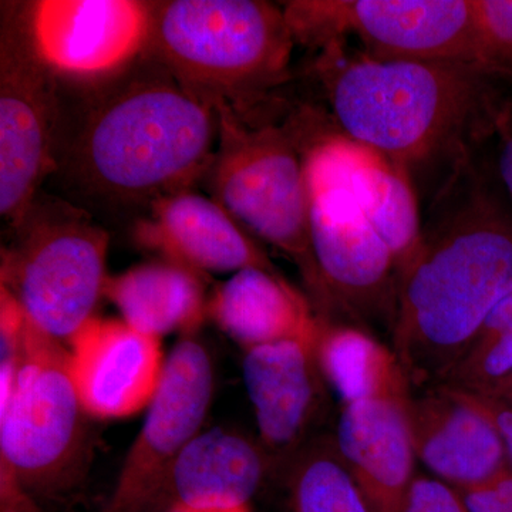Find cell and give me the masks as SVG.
I'll list each match as a JSON object with an SVG mask.
<instances>
[{
  "label": "cell",
  "mask_w": 512,
  "mask_h": 512,
  "mask_svg": "<svg viewBox=\"0 0 512 512\" xmlns=\"http://www.w3.org/2000/svg\"><path fill=\"white\" fill-rule=\"evenodd\" d=\"M512 292V215L477 192L397 272L393 352L410 386H439Z\"/></svg>",
  "instance_id": "6da1fadb"
},
{
  "label": "cell",
  "mask_w": 512,
  "mask_h": 512,
  "mask_svg": "<svg viewBox=\"0 0 512 512\" xmlns=\"http://www.w3.org/2000/svg\"><path fill=\"white\" fill-rule=\"evenodd\" d=\"M322 74L340 133L409 168L484 120L495 128L507 100L494 79L463 63L346 56L325 47Z\"/></svg>",
  "instance_id": "7a4b0ae2"
},
{
  "label": "cell",
  "mask_w": 512,
  "mask_h": 512,
  "mask_svg": "<svg viewBox=\"0 0 512 512\" xmlns=\"http://www.w3.org/2000/svg\"><path fill=\"white\" fill-rule=\"evenodd\" d=\"M217 133V109L173 76L137 79L93 111L77 165L107 197L158 201L210 170Z\"/></svg>",
  "instance_id": "3957f363"
},
{
  "label": "cell",
  "mask_w": 512,
  "mask_h": 512,
  "mask_svg": "<svg viewBox=\"0 0 512 512\" xmlns=\"http://www.w3.org/2000/svg\"><path fill=\"white\" fill-rule=\"evenodd\" d=\"M284 8L259 0H173L151 6L147 45L185 89L237 111L288 77Z\"/></svg>",
  "instance_id": "277c9868"
},
{
  "label": "cell",
  "mask_w": 512,
  "mask_h": 512,
  "mask_svg": "<svg viewBox=\"0 0 512 512\" xmlns=\"http://www.w3.org/2000/svg\"><path fill=\"white\" fill-rule=\"evenodd\" d=\"M215 109L220 148L208 171L217 201L295 262L325 318L333 305L312 251L311 202L301 148L284 128H249L231 107L218 104Z\"/></svg>",
  "instance_id": "5b68a950"
},
{
  "label": "cell",
  "mask_w": 512,
  "mask_h": 512,
  "mask_svg": "<svg viewBox=\"0 0 512 512\" xmlns=\"http://www.w3.org/2000/svg\"><path fill=\"white\" fill-rule=\"evenodd\" d=\"M86 417L70 350L26 318L12 394L0 404V463L36 498L66 493L86 460Z\"/></svg>",
  "instance_id": "8992f818"
},
{
  "label": "cell",
  "mask_w": 512,
  "mask_h": 512,
  "mask_svg": "<svg viewBox=\"0 0 512 512\" xmlns=\"http://www.w3.org/2000/svg\"><path fill=\"white\" fill-rule=\"evenodd\" d=\"M284 10L293 39L308 45L355 36L380 59L474 67L473 0H303Z\"/></svg>",
  "instance_id": "52a82bcc"
},
{
  "label": "cell",
  "mask_w": 512,
  "mask_h": 512,
  "mask_svg": "<svg viewBox=\"0 0 512 512\" xmlns=\"http://www.w3.org/2000/svg\"><path fill=\"white\" fill-rule=\"evenodd\" d=\"M107 248L106 232L82 215L36 221L3 256L2 285L35 328L70 343L104 293Z\"/></svg>",
  "instance_id": "ba28073f"
},
{
  "label": "cell",
  "mask_w": 512,
  "mask_h": 512,
  "mask_svg": "<svg viewBox=\"0 0 512 512\" xmlns=\"http://www.w3.org/2000/svg\"><path fill=\"white\" fill-rule=\"evenodd\" d=\"M0 42V214L22 224L53 167L55 99L29 18L9 13Z\"/></svg>",
  "instance_id": "9c48e42d"
},
{
  "label": "cell",
  "mask_w": 512,
  "mask_h": 512,
  "mask_svg": "<svg viewBox=\"0 0 512 512\" xmlns=\"http://www.w3.org/2000/svg\"><path fill=\"white\" fill-rule=\"evenodd\" d=\"M214 394L210 353L197 339H181L165 362L160 389L128 450L113 493L100 512H146L184 447L198 433Z\"/></svg>",
  "instance_id": "30bf717a"
},
{
  "label": "cell",
  "mask_w": 512,
  "mask_h": 512,
  "mask_svg": "<svg viewBox=\"0 0 512 512\" xmlns=\"http://www.w3.org/2000/svg\"><path fill=\"white\" fill-rule=\"evenodd\" d=\"M311 244L333 308L394 315L397 265L348 191L305 174Z\"/></svg>",
  "instance_id": "8fae6325"
},
{
  "label": "cell",
  "mask_w": 512,
  "mask_h": 512,
  "mask_svg": "<svg viewBox=\"0 0 512 512\" xmlns=\"http://www.w3.org/2000/svg\"><path fill=\"white\" fill-rule=\"evenodd\" d=\"M319 332L245 350L242 376L268 463H291L318 419L326 386Z\"/></svg>",
  "instance_id": "7c38bea8"
},
{
  "label": "cell",
  "mask_w": 512,
  "mask_h": 512,
  "mask_svg": "<svg viewBox=\"0 0 512 512\" xmlns=\"http://www.w3.org/2000/svg\"><path fill=\"white\" fill-rule=\"evenodd\" d=\"M150 25L151 6L134 0H43L29 18L47 66L79 76L130 62L147 45Z\"/></svg>",
  "instance_id": "4fadbf2b"
},
{
  "label": "cell",
  "mask_w": 512,
  "mask_h": 512,
  "mask_svg": "<svg viewBox=\"0 0 512 512\" xmlns=\"http://www.w3.org/2000/svg\"><path fill=\"white\" fill-rule=\"evenodd\" d=\"M72 375L87 416L127 419L148 409L163 380L161 339L123 319L93 316L69 343Z\"/></svg>",
  "instance_id": "5bb4252c"
},
{
  "label": "cell",
  "mask_w": 512,
  "mask_h": 512,
  "mask_svg": "<svg viewBox=\"0 0 512 512\" xmlns=\"http://www.w3.org/2000/svg\"><path fill=\"white\" fill-rule=\"evenodd\" d=\"M305 174L339 185L352 195L396 261L397 272L419 247V205L409 168L342 133L316 137L303 150Z\"/></svg>",
  "instance_id": "9a60e30c"
},
{
  "label": "cell",
  "mask_w": 512,
  "mask_h": 512,
  "mask_svg": "<svg viewBox=\"0 0 512 512\" xmlns=\"http://www.w3.org/2000/svg\"><path fill=\"white\" fill-rule=\"evenodd\" d=\"M407 412L417 460L454 490L476 488L511 470L500 434L471 394L439 384L412 393Z\"/></svg>",
  "instance_id": "2e32d148"
},
{
  "label": "cell",
  "mask_w": 512,
  "mask_h": 512,
  "mask_svg": "<svg viewBox=\"0 0 512 512\" xmlns=\"http://www.w3.org/2000/svg\"><path fill=\"white\" fill-rule=\"evenodd\" d=\"M410 397L375 394L342 404L333 440L370 512H402L417 477Z\"/></svg>",
  "instance_id": "e0dca14e"
},
{
  "label": "cell",
  "mask_w": 512,
  "mask_h": 512,
  "mask_svg": "<svg viewBox=\"0 0 512 512\" xmlns=\"http://www.w3.org/2000/svg\"><path fill=\"white\" fill-rule=\"evenodd\" d=\"M138 237L168 261L197 272H238L262 268L276 272L238 221L218 201L183 191L153 202V218Z\"/></svg>",
  "instance_id": "ac0fdd59"
},
{
  "label": "cell",
  "mask_w": 512,
  "mask_h": 512,
  "mask_svg": "<svg viewBox=\"0 0 512 512\" xmlns=\"http://www.w3.org/2000/svg\"><path fill=\"white\" fill-rule=\"evenodd\" d=\"M207 315L244 350L315 335L323 319L278 272L262 268L235 272L207 303Z\"/></svg>",
  "instance_id": "d6986e66"
},
{
  "label": "cell",
  "mask_w": 512,
  "mask_h": 512,
  "mask_svg": "<svg viewBox=\"0 0 512 512\" xmlns=\"http://www.w3.org/2000/svg\"><path fill=\"white\" fill-rule=\"evenodd\" d=\"M268 470L259 444L232 431H200L171 471L175 501L188 508L228 511L251 507Z\"/></svg>",
  "instance_id": "ffe728a7"
},
{
  "label": "cell",
  "mask_w": 512,
  "mask_h": 512,
  "mask_svg": "<svg viewBox=\"0 0 512 512\" xmlns=\"http://www.w3.org/2000/svg\"><path fill=\"white\" fill-rule=\"evenodd\" d=\"M104 295L124 322L158 339L171 332H194L207 315L200 276L171 261L151 262L107 278Z\"/></svg>",
  "instance_id": "44dd1931"
},
{
  "label": "cell",
  "mask_w": 512,
  "mask_h": 512,
  "mask_svg": "<svg viewBox=\"0 0 512 512\" xmlns=\"http://www.w3.org/2000/svg\"><path fill=\"white\" fill-rule=\"evenodd\" d=\"M318 360L326 384L340 402L375 394L410 392V383L392 349L356 326L322 320Z\"/></svg>",
  "instance_id": "7402d4cb"
},
{
  "label": "cell",
  "mask_w": 512,
  "mask_h": 512,
  "mask_svg": "<svg viewBox=\"0 0 512 512\" xmlns=\"http://www.w3.org/2000/svg\"><path fill=\"white\" fill-rule=\"evenodd\" d=\"M285 512H370L335 440L313 441L293 458Z\"/></svg>",
  "instance_id": "603a6c76"
},
{
  "label": "cell",
  "mask_w": 512,
  "mask_h": 512,
  "mask_svg": "<svg viewBox=\"0 0 512 512\" xmlns=\"http://www.w3.org/2000/svg\"><path fill=\"white\" fill-rule=\"evenodd\" d=\"M474 67L512 83V0H473Z\"/></svg>",
  "instance_id": "cb8c5ba5"
},
{
  "label": "cell",
  "mask_w": 512,
  "mask_h": 512,
  "mask_svg": "<svg viewBox=\"0 0 512 512\" xmlns=\"http://www.w3.org/2000/svg\"><path fill=\"white\" fill-rule=\"evenodd\" d=\"M402 512H468L460 493L434 477L414 478Z\"/></svg>",
  "instance_id": "d4e9b609"
},
{
  "label": "cell",
  "mask_w": 512,
  "mask_h": 512,
  "mask_svg": "<svg viewBox=\"0 0 512 512\" xmlns=\"http://www.w3.org/2000/svg\"><path fill=\"white\" fill-rule=\"evenodd\" d=\"M458 493L468 512H512V470L488 483Z\"/></svg>",
  "instance_id": "484cf974"
},
{
  "label": "cell",
  "mask_w": 512,
  "mask_h": 512,
  "mask_svg": "<svg viewBox=\"0 0 512 512\" xmlns=\"http://www.w3.org/2000/svg\"><path fill=\"white\" fill-rule=\"evenodd\" d=\"M0 512H45L15 471L3 463H0Z\"/></svg>",
  "instance_id": "4316f807"
},
{
  "label": "cell",
  "mask_w": 512,
  "mask_h": 512,
  "mask_svg": "<svg viewBox=\"0 0 512 512\" xmlns=\"http://www.w3.org/2000/svg\"><path fill=\"white\" fill-rule=\"evenodd\" d=\"M494 131L498 134V173L512 201V100L505 101Z\"/></svg>",
  "instance_id": "83f0119b"
},
{
  "label": "cell",
  "mask_w": 512,
  "mask_h": 512,
  "mask_svg": "<svg viewBox=\"0 0 512 512\" xmlns=\"http://www.w3.org/2000/svg\"><path fill=\"white\" fill-rule=\"evenodd\" d=\"M471 396L476 399L481 409L493 421L495 429L503 440L505 453H507L508 463L512 470V404L490 399V397L476 396V394H471Z\"/></svg>",
  "instance_id": "f1b7e54d"
},
{
  "label": "cell",
  "mask_w": 512,
  "mask_h": 512,
  "mask_svg": "<svg viewBox=\"0 0 512 512\" xmlns=\"http://www.w3.org/2000/svg\"><path fill=\"white\" fill-rule=\"evenodd\" d=\"M512 333V292L491 311L483 326L478 330L476 339H490L495 336L511 335ZM473 340V342H474Z\"/></svg>",
  "instance_id": "f546056e"
},
{
  "label": "cell",
  "mask_w": 512,
  "mask_h": 512,
  "mask_svg": "<svg viewBox=\"0 0 512 512\" xmlns=\"http://www.w3.org/2000/svg\"><path fill=\"white\" fill-rule=\"evenodd\" d=\"M168 512H251V507L239 508V510H228V511H204V510H194V508H188V507H185V505L174 503L173 507H171V510Z\"/></svg>",
  "instance_id": "4dcf8cb0"
},
{
  "label": "cell",
  "mask_w": 512,
  "mask_h": 512,
  "mask_svg": "<svg viewBox=\"0 0 512 512\" xmlns=\"http://www.w3.org/2000/svg\"><path fill=\"white\" fill-rule=\"evenodd\" d=\"M495 400H501V402L512 404V377H511L510 383H508L507 389H505L503 397H501V399H495Z\"/></svg>",
  "instance_id": "1f68e13d"
}]
</instances>
